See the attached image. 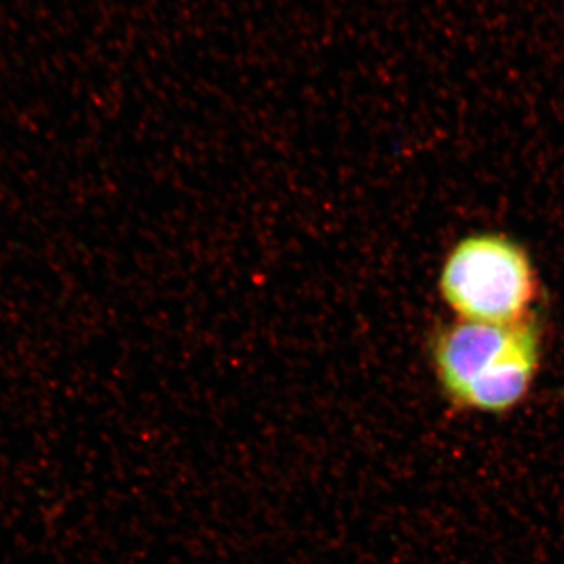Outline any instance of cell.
I'll return each mask as SVG.
<instances>
[{
	"label": "cell",
	"instance_id": "6da1fadb",
	"mask_svg": "<svg viewBox=\"0 0 564 564\" xmlns=\"http://www.w3.org/2000/svg\"><path fill=\"white\" fill-rule=\"evenodd\" d=\"M536 313L511 325L455 322L434 326L426 352L434 380L455 413L505 415L525 402L543 362Z\"/></svg>",
	"mask_w": 564,
	"mask_h": 564
},
{
	"label": "cell",
	"instance_id": "7a4b0ae2",
	"mask_svg": "<svg viewBox=\"0 0 564 564\" xmlns=\"http://www.w3.org/2000/svg\"><path fill=\"white\" fill-rule=\"evenodd\" d=\"M540 284L529 252L511 237L478 232L445 256L440 295L459 321L511 325L533 314Z\"/></svg>",
	"mask_w": 564,
	"mask_h": 564
},
{
	"label": "cell",
	"instance_id": "3957f363",
	"mask_svg": "<svg viewBox=\"0 0 564 564\" xmlns=\"http://www.w3.org/2000/svg\"><path fill=\"white\" fill-rule=\"evenodd\" d=\"M560 393H562V397L564 399V384L562 386V389H560Z\"/></svg>",
	"mask_w": 564,
	"mask_h": 564
}]
</instances>
